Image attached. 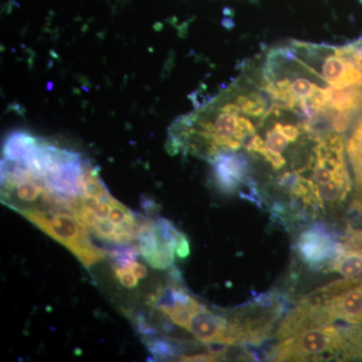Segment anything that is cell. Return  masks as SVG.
Instances as JSON below:
<instances>
[{
	"label": "cell",
	"instance_id": "obj_13",
	"mask_svg": "<svg viewBox=\"0 0 362 362\" xmlns=\"http://www.w3.org/2000/svg\"><path fill=\"white\" fill-rule=\"evenodd\" d=\"M343 249L345 251L362 255V230L349 226L341 238Z\"/></svg>",
	"mask_w": 362,
	"mask_h": 362
},
{
	"label": "cell",
	"instance_id": "obj_2",
	"mask_svg": "<svg viewBox=\"0 0 362 362\" xmlns=\"http://www.w3.org/2000/svg\"><path fill=\"white\" fill-rule=\"evenodd\" d=\"M65 209H42L40 207L18 209V213L44 230L52 239L58 240L86 267H90L105 258V252L98 249L90 242L84 223L71 211L66 213Z\"/></svg>",
	"mask_w": 362,
	"mask_h": 362
},
{
	"label": "cell",
	"instance_id": "obj_5",
	"mask_svg": "<svg viewBox=\"0 0 362 362\" xmlns=\"http://www.w3.org/2000/svg\"><path fill=\"white\" fill-rule=\"evenodd\" d=\"M334 321L325 305L314 293H311L297 302L294 308L288 312L279 324L276 338L282 341L311 328L330 325Z\"/></svg>",
	"mask_w": 362,
	"mask_h": 362
},
{
	"label": "cell",
	"instance_id": "obj_11",
	"mask_svg": "<svg viewBox=\"0 0 362 362\" xmlns=\"http://www.w3.org/2000/svg\"><path fill=\"white\" fill-rule=\"evenodd\" d=\"M329 269L346 279L359 277L362 275V255L345 251L341 243L337 242V252L330 262Z\"/></svg>",
	"mask_w": 362,
	"mask_h": 362
},
{
	"label": "cell",
	"instance_id": "obj_8",
	"mask_svg": "<svg viewBox=\"0 0 362 362\" xmlns=\"http://www.w3.org/2000/svg\"><path fill=\"white\" fill-rule=\"evenodd\" d=\"M137 239L140 252L153 268H168L175 261L176 243L166 240L157 232L154 221L141 218Z\"/></svg>",
	"mask_w": 362,
	"mask_h": 362
},
{
	"label": "cell",
	"instance_id": "obj_1",
	"mask_svg": "<svg viewBox=\"0 0 362 362\" xmlns=\"http://www.w3.org/2000/svg\"><path fill=\"white\" fill-rule=\"evenodd\" d=\"M285 309V298L282 295H257L252 301L230 312L226 344L258 346L272 337Z\"/></svg>",
	"mask_w": 362,
	"mask_h": 362
},
{
	"label": "cell",
	"instance_id": "obj_14",
	"mask_svg": "<svg viewBox=\"0 0 362 362\" xmlns=\"http://www.w3.org/2000/svg\"><path fill=\"white\" fill-rule=\"evenodd\" d=\"M110 254L117 266L120 268H127L137 261L138 258V252L132 247H117Z\"/></svg>",
	"mask_w": 362,
	"mask_h": 362
},
{
	"label": "cell",
	"instance_id": "obj_12",
	"mask_svg": "<svg viewBox=\"0 0 362 362\" xmlns=\"http://www.w3.org/2000/svg\"><path fill=\"white\" fill-rule=\"evenodd\" d=\"M144 341L148 346L149 351L153 354L154 357L159 359H169L177 357L181 351L180 347L176 345L173 340L164 339V338H157L153 337H147L144 338Z\"/></svg>",
	"mask_w": 362,
	"mask_h": 362
},
{
	"label": "cell",
	"instance_id": "obj_9",
	"mask_svg": "<svg viewBox=\"0 0 362 362\" xmlns=\"http://www.w3.org/2000/svg\"><path fill=\"white\" fill-rule=\"evenodd\" d=\"M188 332L206 344L225 343L228 333V318L209 310L199 303L190 317L187 328Z\"/></svg>",
	"mask_w": 362,
	"mask_h": 362
},
{
	"label": "cell",
	"instance_id": "obj_19",
	"mask_svg": "<svg viewBox=\"0 0 362 362\" xmlns=\"http://www.w3.org/2000/svg\"><path fill=\"white\" fill-rule=\"evenodd\" d=\"M354 209L358 211V213H362V197L354 201Z\"/></svg>",
	"mask_w": 362,
	"mask_h": 362
},
{
	"label": "cell",
	"instance_id": "obj_3",
	"mask_svg": "<svg viewBox=\"0 0 362 362\" xmlns=\"http://www.w3.org/2000/svg\"><path fill=\"white\" fill-rule=\"evenodd\" d=\"M342 346L341 327L321 326L279 341L267 358L274 361H341Z\"/></svg>",
	"mask_w": 362,
	"mask_h": 362
},
{
	"label": "cell",
	"instance_id": "obj_7",
	"mask_svg": "<svg viewBox=\"0 0 362 362\" xmlns=\"http://www.w3.org/2000/svg\"><path fill=\"white\" fill-rule=\"evenodd\" d=\"M214 178L221 192L233 194L252 180L249 159L240 152H223L213 161Z\"/></svg>",
	"mask_w": 362,
	"mask_h": 362
},
{
	"label": "cell",
	"instance_id": "obj_18",
	"mask_svg": "<svg viewBox=\"0 0 362 362\" xmlns=\"http://www.w3.org/2000/svg\"><path fill=\"white\" fill-rule=\"evenodd\" d=\"M128 270L132 272L133 274L138 279H144L147 275V269L146 267L142 265V264L138 263L137 261L134 262L132 265L127 267Z\"/></svg>",
	"mask_w": 362,
	"mask_h": 362
},
{
	"label": "cell",
	"instance_id": "obj_16",
	"mask_svg": "<svg viewBox=\"0 0 362 362\" xmlns=\"http://www.w3.org/2000/svg\"><path fill=\"white\" fill-rule=\"evenodd\" d=\"M175 252L180 258H187L189 255V242L182 233H181L180 237L178 238L177 243H176Z\"/></svg>",
	"mask_w": 362,
	"mask_h": 362
},
{
	"label": "cell",
	"instance_id": "obj_15",
	"mask_svg": "<svg viewBox=\"0 0 362 362\" xmlns=\"http://www.w3.org/2000/svg\"><path fill=\"white\" fill-rule=\"evenodd\" d=\"M114 272H115V275L119 282H120L124 287L134 288L137 286L139 279L136 277L134 274L128 270V269L117 267Z\"/></svg>",
	"mask_w": 362,
	"mask_h": 362
},
{
	"label": "cell",
	"instance_id": "obj_4",
	"mask_svg": "<svg viewBox=\"0 0 362 362\" xmlns=\"http://www.w3.org/2000/svg\"><path fill=\"white\" fill-rule=\"evenodd\" d=\"M313 293L325 305L333 321L362 324V276L335 281Z\"/></svg>",
	"mask_w": 362,
	"mask_h": 362
},
{
	"label": "cell",
	"instance_id": "obj_6",
	"mask_svg": "<svg viewBox=\"0 0 362 362\" xmlns=\"http://www.w3.org/2000/svg\"><path fill=\"white\" fill-rule=\"evenodd\" d=\"M337 243L321 223L312 226L300 233L296 250L300 259L312 268H319L332 261L337 252Z\"/></svg>",
	"mask_w": 362,
	"mask_h": 362
},
{
	"label": "cell",
	"instance_id": "obj_10",
	"mask_svg": "<svg viewBox=\"0 0 362 362\" xmlns=\"http://www.w3.org/2000/svg\"><path fill=\"white\" fill-rule=\"evenodd\" d=\"M346 152L356 183V197H362V112L352 127L346 142Z\"/></svg>",
	"mask_w": 362,
	"mask_h": 362
},
{
	"label": "cell",
	"instance_id": "obj_17",
	"mask_svg": "<svg viewBox=\"0 0 362 362\" xmlns=\"http://www.w3.org/2000/svg\"><path fill=\"white\" fill-rule=\"evenodd\" d=\"M216 357L214 354H194V356H181V361H216Z\"/></svg>",
	"mask_w": 362,
	"mask_h": 362
}]
</instances>
